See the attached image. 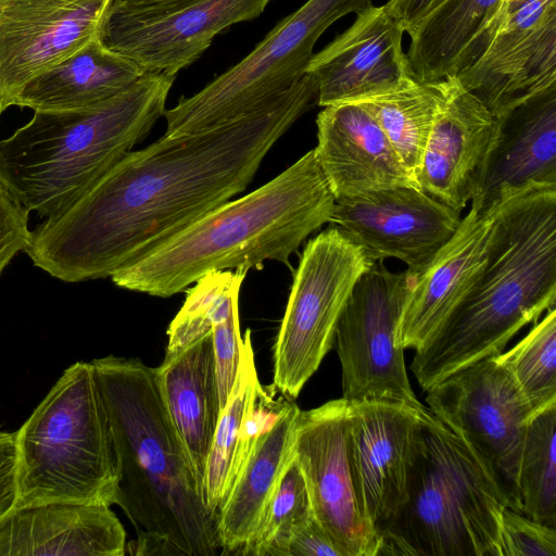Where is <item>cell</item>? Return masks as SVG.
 <instances>
[{
	"mask_svg": "<svg viewBox=\"0 0 556 556\" xmlns=\"http://www.w3.org/2000/svg\"><path fill=\"white\" fill-rule=\"evenodd\" d=\"M304 75L263 108L199 132L130 151L31 231L25 252L52 277H111L211 210L241 193L282 135L316 101Z\"/></svg>",
	"mask_w": 556,
	"mask_h": 556,
	"instance_id": "6da1fadb",
	"label": "cell"
},
{
	"mask_svg": "<svg viewBox=\"0 0 556 556\" xmlns=\"http://www.w3.org/2000/svg\"><path fill=\"white\" fill-rule=\"evenodd\" d=\"M116 455L114 504L137 532L135 555L214 556L217 517L162 400L155 368L139 358L91 362Z\"/></svg>",
	"mask_w": 556,
	"mask_h": 556,
	"instance_id": "7a4b0ae2",
	"label": "cell"
},
{
	"mask_svg": "<svg viewBox=\"0 0 556 556\" xmlns=\"http://www.w3.org/2000/svg\"><path fill=\"white\" fill-rule=\"evenodd\" d=\"M556 302V187H530L497 205L485 265L475 285L418 349L413 371L424 391L496 356Z\"/></svg>",
	"mask_w": 556,
	"mask_h": 556,
	"instance_id": "3957f363",
	"label": "cell"
},
{
	"mask_svg": "<svg viewBox=\"0 0 556 556\" xmlns=\"http://www.w3.org/2000/svg\"><path fill=\"white\" fill-rule=\"evenodd\" d=\"M336 199L309 150L247 195L211 210L115 270L124 289L168 298L213 271L290 266V256L330 222Z\"/></svg>",
	"mask_w": 556,
	"mask_h": 556,
	"instance_id": "277c9868",
	"label": "cell"
},
{
	"mask_svg": "<svg viewBox=\"0 0 556 556\" xmlns=\"http://www.w3.org/2000/svg\"><path fill=\"white\" fill-rule=\"evenodd\" d=\"M175 78L144 73L94 106L35 111L0 140V185L26 211L58 214L147 137L166 110Z\"/></svg>",
	"mask_w": 556,
	"mask_h": 556,
	"instance_id": "5b68a950",
	"label": "cell"
},
{
	"mask_svg": "<svg viewBox=\"0 0 556 556\" xmlns=\"http://www.w3.org/2000/svg\"><path fill=\"white\" fill-rule=\"evenodd\" d=\"M505 507L509 502L484 460L427 408L405 500L376 556H502Z\"/></svg>",
	"mask_w": 556,
	"mask_h": 556,
	"instance_id": "8992f818",
	"label": "cell"
},
{
	"mask_svg": "<svg viewBox=\"0 0 556 556\" xmlns=\"http://www.w3.org/2000/svg\"><path fill=\"white\" fill-rule=\"evenodd\" d=\"M16 439L14 507L114 504L116 455L91 363L77 362L64 370Z\"/></svg>",
	"mask_w": 556,
	"mask_h": 556,
	"instance_id": "52a82bcc",
	"label": "cell"
},
{
	"mask_svg": "<svg viewBox=\"0 0 556 556\" xmlns=\"http://www.w3.org/2000/svg\"><path fill=\"white\" fill-rule=\"evenodd\" d=\"M372 0H307L278 23L241 61L165 110L166 136L206 130L270 103L306 73L318 38L334 22Z\"/></svg>",
	"mask_w": 556,
	"mask_h": 556,
	"instance_id": "ba28073f",
	"label": "cell"
},
{
	"mask_svg": "<svg viewBox=\"0 0 556 556\" xmlns=\"http://www.w3.org/2000/svg\"><path fill=\"white\" fill-rule=\"evenodd\" d=\"M374 264L332 225L305 244L274 351L273 387L283 396L296 399L332 349L348 299Z\"/></svg>",
	"mask_w": 556,
	"mask_h": 556,
	"instance_id": "9c48e42d",
	"label": "cell"
},
{
	"mask_svg": "<svg viewBox=\"0 0 556 556\" xmlns=\"http://www.w3.org/2000/svg\"><path fill=\"white\" fill-rule=\"evenodd\" d=\"M430 413L463 438L491 469L511 509L521 513L519 462L534 412L496 356L464 367L431 387Z\"/></svg>",
	"mask_w": 556,
	"mask_h": 556,
	"instance_id": "30bf717a",
	"label": "cell"
},
{
	"mask_svg": "<svg viewBox=\"0 0 556 556\" xmlns=\"http://www.w3.org/2000/svg\"><path fill=\"white\" fill-rule=\"evenodd\" d=\"M413 276L374 264L356 281L334 342L348 402L387 400L424 407L408 379L399 323Z\"/></svg>",
	"mask_w": 556,
	"mask_h": 556,
	"instance_id": "8fae6325",
	"label": "cell"
},
{
	"mask_svg": "<svg viewBox=\"0 0 556 556\" xmlns=\"http://www.w3.org/2000/svg\"><path fill=\"white\" fill-rule=\"evenodd\" d=\"M273 0H113L100 39L144 73L176 76L230 26L256 18Z\"/></svg>",
	"mask_w": 556,
	"mask_h": 556,
	"instance_id": "7c38bea8",
	"label": "cell"
},
{
	"mask_svg": "<svg viewBox=\"0 0 556 556\" xmlns=\"http://www.w3.org/2000/svg\"><path fill=\"white\" fill-rule=\"evenodd\" d=\"M455 77L495 117L556 86V0H508L492 41Z\"/></svg>",
	"mask_w": 556,
	"mask_h": 556,
	"instance_id": "4fadbf2b",
	"label": "cell"
},
{
	"mask_svg": "<svg viewBox=\"0 0 556 556\" xmlns=\"http://www.w3.org/2000/svg\"><path fill=\"white\" fill-rule=\"evenodd\" d=\"M293 457L314 516L341 556H376L378 540L363 518L348 440V402L341 397L298 417Z\"/></svg>",
	"mask_w": 556,
	"mask_h": 556,
	"instance_id": "5bb4252c",
	"label": "cell"
},
{
	"mask_svg": "<svg viewBox=\"0 0 556 556\" xmlns=\"http://www.w3.org/2000/svg\"><path fill=\"white\" fill-rule=\"evenodd\" d=\"M460 212L416 186L381 189L336 201L329 224L374 262L394 258L417 276L453 237Z\"/></svg>",
	"mask_w": 556,
	"mask_h": 556,
	"instance_id": "9a60e30c",
	"label": "cell"
},
{
	"mask_svg": "<svg viewBox=\"0 0 556 556\" xmlns=\"http://www.w3.org/2000/svg\"><path fill=\"white\" fill-rule=\"evenodd\" d=\"M426 409L387 400L348 403L356 497L378 546L405 500L413 446Z\"/></svg>",
	"mask_w": 556,
	"mask_h": 556,
	"instance_id": "2e32d148",
	"label": "cell"
},
{
	"mask_svg": "<svg viewBox=\"0 0 556 556\" xmlns=\"http://www.w3.org/2000/svg\"><path fill=\"white\" fill-rule=\"evenodd\" d=\"M113 0H0V113L25 85L99 36Z\"/></svg>",
	"mask_w": 556,
	"mask_h": 556,
	"instance_id": "e0dca14e",
	"label": "cell"
},
{
	"mask_svg": "<svg viewBox=\"0 0 556 556\" xmlns=\"http://www.w3.org/2000/svg\"><path fill=\"white\" fill-rule=\"evenodd\" d=\"M403 29L386 4L370 7L318 53L307 68L320 106L382 92L410 76Z\"/></svg>",
	"mask_w": 556,
	"mask_h": 556,
	"instance_id": "ac0fdd59",
	"label": "cell"
},
{
	"mask_svg": "<svg viewBox=\"0 0 556 556\" xmlns=\"http://www.w3.org/2000/svg\"><path fill=\"white\" fill-rule=\"evenodd\" d=\"M441 83L442 98L424 153L418 186L462 212L477 189L496 117L457 77Z\"/></svg>",
	"mask_w": 556,
	"mask_h": 556,
	"instance_id": "d6986e66",
	"label": "cell"
},
{
	"mask_svg": "<svg viewBox=\"0 0 556 556\" xmlns=\"http://www.w3.org/2000/svg\"><path fill=\"white\" fill-rule=\"evenodd\" d=\"M530 187H556V86L496 117L471 206L486 212Z\"/></svg>",
	"mask_w": 556,
	"mask_h": 556,
	"instance_id": "ffe728a7",
	"label": "cell"
},
{
	"mask_svg": "<svg viewBox=\"0 0 556 556\" xmlns=\"http://www.w3.org/2000/svg\"><path fill=\"white\" fill-rule=\"evenodd\" d=\"M496 210L471 206L453 237L413 277L397 330L404 350L421 346L475 285L488 260Z\"/></svg>",
	"mask_w": 556,
	"mask_h": 556,
	"instance_id": "44dd1931",
	"label": "cell"
},
{
	"mask_svg": "<svg viewBox=\"0 0 556 556\" xmlns=\"http://www.w3.org/2000/svg\"><path fill=\"white\" fill-rule=\"evenodd\" d=\"M316 126L313 150L336 201L416 186L375 117L361 104L324 106Z\"/></svg>",
	"mask_w": 556,
	"mask_h": 556,
	"instance_id": "7402d4cb",
	"label": "cell"
},
{
	"mask_svg": "<svg viewBox=\"0 0 556 556\" xmlns=\"http://www.w3.org/2000/svg\"><path fill=\"white\" fill-rule=\"evenodd\" d=\"M126 533L106 504L52 502L0 517V556H123Z\"/></svg>",
	"mask_w": 556,
	"mask_h": 556,
	"instance_id": "603a6c76",
	"label": "cell"
},
{
	"mask_svg": "<svg viewBox=\"0 0 556 556\" xmlns=\"http://www.w3.org/2000/svg\"><path fill=\"white\" fill-rule=\"evenodd\" d=\"M508 0H443L408 34L409 75L419 83L457 76L500 28Z\"/></svg>",
	"mask_w": 556,
	"mask_h": 556,
	"instance_id": "cb8c5ba5",
	"label": "cell"
},
{
	"mask_svg": "<svg viewBox=\"0 0 556 556\" xmlns=\"http://www.w3.org/2000/svg\"><path fill=\"white\" fill-rule=\"evenodd\" d=\"M155 377L203 491L207 456L222 409L212 333L179 352L165 353Z\"/></svg>",
	"mask_w": 556,
	"mask_h": 556,
	"instance_id": "d4e9b609",
	"label": "cell"
},
{
	"mask_svg": "<svg viewBox=\"0 0 556 556\" xmlns=\"http://www.w3.org/2000/svg\"><path fill=\"white\" fill-rule=\"evenodd\" d=\"M301 409L287 397L278 418L258 437L231 490L217 513L216 530L224 554L240 551L293 459Z\"/></svg>",
	"mask_w": 556,
	"mask_h": 556,
	"instance_id": "484cf974",
	"label": "cell"
},
{
	"mask_svg": "<svg viewBox=\"0 0 556 556\" xmlns=\"http://www.w3.org/2000/svg\"><path fill=\"white\" fill-rule=\"evenodd\" d=\"M144 72L96 36L77 51L29 80L16 106L34 111L86 109L121 93Z\"/></svg>",
	"mask_w": 556,
	"mask_h": 556,
	"instance_id": "4316f807",
	"label": "cell"
},
{
	"mask_svg": "<svg viewBox=\"0 0 556 556\" xmlns=\"http://www.w3.org/2000/svg\"><path fill=\"white\" fill-rule=\"evenodd\" d=\"M441 98V81L419 83L407 76L382 92L353 101L375 117L418 188L424 153Z\"/></svg>",
	"mask_w": 556,
	"mask_h": 556,
	"instance_id": "83f0119b",
	"label": "cell"
},
{
	"mask_svg": "<svg viewBox=\"0 0 556 556\" xmlns=\"http://www.w3.org/2000/svg\"><path fill=\"white\" fill-rule=\"evenodd\" d=\"M257 379L251 331L248 329L243 337L238 374L220 410L205 467L203 497L207 509L216 517L233 484L241 421Z\"/></svg>",
	"mask_w": 556,
	"mask_h": 556,
	"instance_id": "f1b7e54d",
	"label": "cell"
},
{
	"mask_svg": "<svg viewBox=\"0 0 556 556\" xmlns=\"http://www.w3.org/2000/svg\"><path fill=\"white\" fill-rule=\"evenodd\" d=\"M521 513L556 528V403L528 422L519 469Z\"/></svg>",
	"mask_w": 556,
	"mask_h": 556,
	"instance_id": "f546056e",
	"label": "cell"
},
{
	"mask_svg": "<svg viewBox=\"0 0 556 556\" xmlns=\"http://www.w3.org/2000/svg\"><path fill=\"white\" fill-rule=\"evenodd\" d=\"M496 358L511 372L534 413L556 403V308Z\"/></svg>",
	"mask_w": 556,
	"mask_h": 556,
	"instance_id": "4dcf8cb0",
	"label": "cell"
},
{
	"mask_svg": "<svg viewBox=\"0 0 556 556\" xmlns=\"http://www.w3.org/2000/svg\"><path fill=\"white\" fill-rule=\"evenodd\" d=\"M313 514L303 475L293 457L254 532L239 553L253 556H289L293 529Z\"/></svg>",
	"mask_w": 556,
	"mask_h": 556,
	"instance_id": "1f68e13d",
	"label": "cell"
},
{
	"mask_svg": "<svg viewBox=\"0 0 556 556\" xmlns=\"http://www.w3.org/2000/svg\"><path fill=\"white\" fill-rule=\"evenodd\" d=\"M235 276L236 270L208 273L186 289V300L167 330L166 354L179 352L212 333L218 308Z\"/></svg>",
	"mask_w": 556,
	"mask_h": 556,
	"instance_id": "d6a6232c",
	"label": "cell"
},
{
	"mask_svg": "<svg viewBox=\"0 0 556 556\" xmlns=\"http://www.w3.org/2000/svg\"><path fill=\"white\" fill-rule=\"evenodd\" d=\"M235 270V279L218 308L212 328L220 408L225 406L231 392L243 350L239 323V295L248 269L237 268Z\"/></svg>",
	"mask_w": 556,
	"mask_h": 556,
	"instance_id": "836d02e7",
	"label": "cell"
},
{
	"mask_svg": "<svg viewBox=\"0 0 556 556\" xmlns=\"http://www.w3.org/2000/svg\"><path fill=\"white\" fill-rule=\"evenodd\" d=\"M502 556H556V528L505 507L501 523Z\"/></svg>",
	"mask_w": 556,
	"mask_h": 556,
	"instance_id": "e575fe53",
	"label": "cell"
},
{
	"mask_svg": "<svg viewBox=\"0 0 556 556\" xmlns=\"http://www.w3.org/2000/svg\"><path fill=\"white\" fill-rule=\"evenodd\" d=\"M28 211L0 185V274L29 244Z\"/></svg>",
	"mask_w": 556,
	"mask_h": 556,
	"instance_id": "d590c367",
	"label": "cell"
},
{
	"mask_svg": "<svg viewBox=\"0 0 556 556\" xmlns=\"http://www.w3.org/2000/svg\"><path fill=\"white\" fill-rule=\"evenodd\" d=\"M289 556H341L314 514L292 531Z\"/></svg>",
	"mask_w": 556,
	"mask_h": 556,
	"instance_id": "8d00e7d4",
	"label": "cell"
},
{
	"mask_svg": "<svg viewBox=\"0 0 556 556\" xmlns=\"http://www.w3.org/2000/svg\"><path fill=\"white\" fill-rule=\"evenodd\" d=\"M17 496L16 432L0 431V517L15 506Z\"/></svg>",
	"mask_w": 556,
	"mask_h": 556,
	"instance_id": "74e56055",
	"label": "cell"
},
{
	"mask_svg": "<svg viewBox=\"0 0 556 556\" xmlns=\"http://www.w3.org/2000/svg\"><path fill=\"white\" fill-rule=\"evenodd\" d=\"M443 0H389L386 7L404 33L409 34L415 26Z\"/></svg>",
	"mask_w": 556,
	"mask_h": 556,
	"instance_id": "f35d334b",
	"label": "cell"
}]
</instances>
